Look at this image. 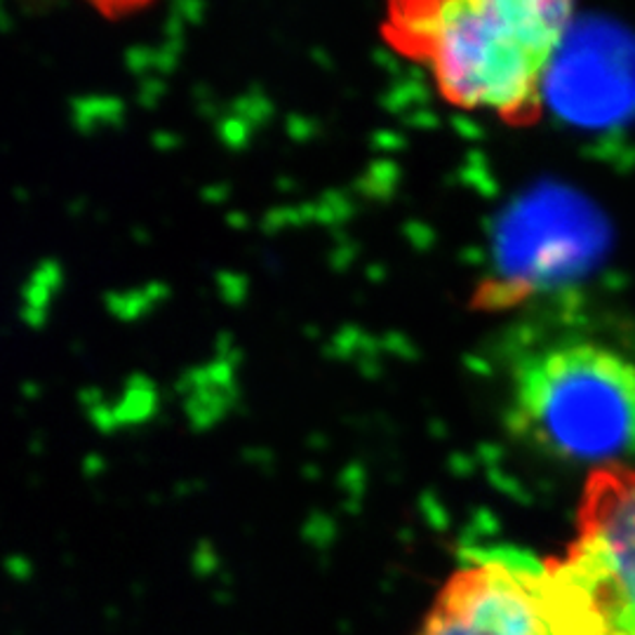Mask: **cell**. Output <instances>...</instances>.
<instances>
[{
  "mask_svg": "<svg viewBox=\"0 0 635 635\" xmlns=\"http://www.w3.org/2000/svg\"><path fill=\"white\" fill-rule=\"evenodd\" d=\"M574 0H391L402 50L461 111L521 119L539 102Z\"/></svg>",
  "mask_w": 635,
  "mask_h": 635,
  "instance_id": "obj_1",
  "label": "cell"
},
{
  "mask_svg": "<svg viewBox=\"0 0 635 635\" xmlns=\"http://www.w3.org/2000/svg\"><path fill=\"white\" fill-rule=\"evenodd\" d=\"M509 424L548 457L633 464L635 360L586 337L537 346L513 370Z\"/></svg>",
  "mask_w": 635,
  "mask_h": 635,
  "instance_id": "obj_2",
  "label": "cell"
},
{
  "mask_svg": "<svg viewBox=\"0 0 635 635\" xmlns=\"http://www.w3.org/2000/svg\"><path fill=\"white\" fill-rule=\"evenodd\" d=\"M414 635H594L548 560L475 546L440 586Z\"/></svg>",
  "mask_w": 635,
  "mask_h": 635,
  "instance_id": "obj_3",
  "label": "cell"
},
{
  "mask_svg": "<svg viewBox=\"0 0 635 635\" xmlns=\"http://www.w3.org/2000/svg\"><path fill=\"white\" fill-rule=\"evenodd\" d=\"M551 572L596 635H635V466H596L576 509V537Z\"/></svg>",
  "mask_w": 635,
  "mask_h": 635,
  "instance_id": "obj_4",
  "label": "cell"
},
{
  "mask_svg": "<svg viewBox=\"0 0 635 635\" xmlns=\"http://www.w3.org/2000/svg\"><path fill=\"white\" fill-rule=\"evenodd\" d=\"M83 3L92 5L99 14H104L107 20H123L144 8H149L153 0H83Z\"/></svg>",
  "mask_w": 635,
  "mask_h": 635,
  "instance_id": "obj_5",
  "label": "cell"
}]
</instances>
